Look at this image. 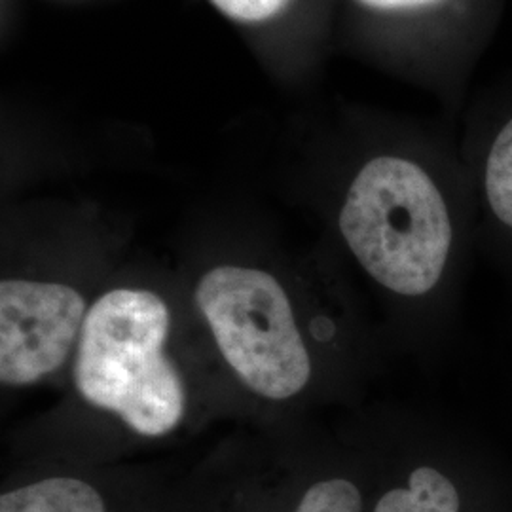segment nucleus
Returning <instances> with one entry per match:
<instances>
[{"label":"nucleus","instance_id":"nucleus-1","mask_svg":"<svg viewBox=\"0 0 512 512\" xmlns=\"http://www.w3.org/2000/svg\"><path fill=\"white\" fill-rule=\"evenodd\" d=\"M338 230L382 291L427 308L444 336L458 325L476 251L473 186L461 152L439 164L384 152L349 181Z\"/></svg>","mask_w":512,"mask_h":512},{"label":"nucleus","instance_id":"nucleus-6","mask_svg":"<svg viewBox=\"0 0 512 512\" xmlns=\"http://www.w3.org/2000/svg\"><path fill=\"white\" fill-rule=\"evenodd\" d=\"M372 14L431 19L475 65L490 46L505 0H355Z\"/></svg>","mask_w":512,"mask_h":512},{"label":"nucleus","instance_id":"nucleus-4","mask_svg":"<svg viewBox=\"0 0 512 512\" xmlns=\"http://www.w3.org/2000/svg\"><path fill=\"white\" fill-rule=\"evenodd\" d=\"M86 315V300L69 285L31 279H2V384H35L63 366L76 340H80Z\"/></svg>","mask_w":512,"mask_h":512},{"label":"nucleus","instance_id":"nucleus-10","mask_svg":"<svg viewBox=\"0 0 512 512\" xmlns=\"http://www.w3.org/2000/svg\"><path fill=\"white\" fill-rule=\"evenodd\" d=\"M226 16L239 21H264L274 18L289 0H213Z\"/></svg>","mask_w":512,"mask_h":512},{"label":"nucleus","instance_id":"nucleus-9","mask_svg":"<svg viewBox=\"0 0 512 512\" xmlns=\"http://www.w3.org/2000/svg\"><path fill=\"white\" fill-rule=\"evenodd\" d=\"M361 488L344 476L315 482L306 490L296 512H363Z\"/></svg>","mask_w":512,"mask_h":512},{"label":"nucleus","instance_id":"nucleus-7","mask_svg":"<svg viewBox=\"0 0 512 512\" xmlns=\"http://www.w3.org/2000/svg\"><path fill=\"white\" fill-rule=\"evenodd\" d=\"M372 512H465V492L450 469L418 463L406 484L380 495Z\"/></svg>","mask_w":512,"mask_h":512},{"label":"nucleus","instance_id":"nucleus-2","mask_svg":"<svg viewBox=\"0 0 512 512\" xmlns=\"http://www.w3.org/2000/svg\"><path fill=\"white\" fill-rule=\"evenodd\" d=\"M169 325L158 294L114 289L88 310L78 340L80 395L145 437L167 435L183 420L184 385L164 353Z\"/></svg>","mask_w":512,"mask_h":512},{"label":"nucleus","instance_id":"nucleus-5","mask_svg":"<svg viewBox=\"0 0 512 512\" xmlns=\"http://www.w3.org/2000/svg\"><path fill=\"white\" fill-rule=\"evenodd\" d=\"M476 207V251L512 294V95L478 114L459 147Z\"/></svg>","mask_w":512,"mask_h":512},{"label":"nucleus","instance_id":"nucleus-3","mask_svg":"<svg viewBox=\"0 0 512 512\" xmlns=\"http://www.w3.org/2000/svg\"><path fill=\"white\" fill-rule=\"evenodd\" d=\"M194 296L222 357L260 397L285 401L310 384V349L274 275L219 266L202 275Z\"/></svg>","mask_w":512,"mask_h":512},{"label":"nucleus","instance_id":"nucleus-8","mask_svg":"<svg viewBox=\"0 0 512 512\" xmlns=\"http://www.w3.org/2000/svg\"><path fill=\"white\" fill-rule=\"evenodd\" d=\"M0 512H107L99 492L84 480L54 476L0 497Z\"/></svg>","mask_w":512,"mask_h":512}]
</instances>
